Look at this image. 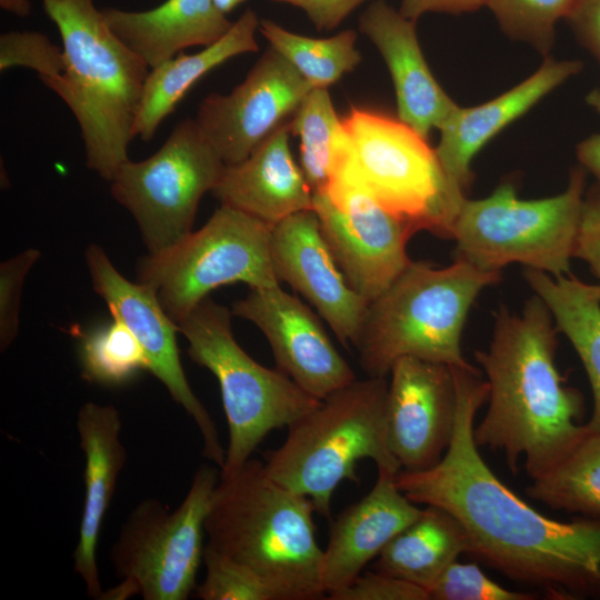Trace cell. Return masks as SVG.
Wrapping results in <instances>:
<instances>
[{
	"label": "cell",
	"instance_id": "e575fe53",
	"mask_svg": "<svg viewBox=\"0 0 600 600\" xmlns=\"http://www.w3.org/2000/svg\"><path fill=\"white\" fill-rule=\"evenodd\" d=\"M429 600H534L538 592L517 591L491 580L476 563H451L428 589Z\"/></svg>",
	"mask_w": 600,
	"mask_h": 600
},
{
	"label": "cell",
	"instance_id": "7a4b0ae2",
	"mask_svg": "<svg viewBox=\"0 0 600 600\" xmlns=\"http://www.w3.org/2000/svg\"><path fill=\"white\" fill-rule=\"evenodd\" d=\"M540 297L521 314L501 307L488 350L474 352L487 374L488 410L474 427L479 447L503 452L512 473L520 458L531 479L559 462L586 432L581 393L556 366L557 332Z\"/></svg>",
	"mask_w": 600,
	"mask_h": 600
},
{
	"label": "cell",
	"instance_id": "2e32d148",
	"mask_svg": "<svg viewBox=\"0 0 600 600\" xmlns=\"http://www.w3.org/2000/svg\"><path fill=\"white\" fill-rule=\"evenodd\" d=\"M232 314L256 324L267 338L277 368L310 396L322 400L354 381L320 319L279 286L249 288Z\"/></svg>",
	"mask_w": 600,
	"mask_h": 600
},
{
	"label": "cell",
	"instance_id": "f546056e",
	"mask_svg": "<svg viewBox=\"0 0 600 600\" xmlns=\"http://www.w3.org/2000/svg\"><path fill=\"white\" fill-rule=\"evenodd\" d=\"M259 32L312 88L328 89L361 61V54L356 47L357 32L351 29L329 38H311L263 19L260 20Z\"/></svg>",
	"mask_w": 600,
	"mask_h": 600
},
{
	"label": "cell",
	"instance_id": "8fae6325",
	"mask_svg": "<svg viewBox=\"0 0 600 600\" xmlns=\"http://www.w3.org/2000/svg\"><path fill=\"white\" fill-rule=\"evenodd\" d=\"M220 472L201 466L179 507L169 511L146 499L129 514L111 548L120 586L102 599L140 594L144 600H186L203 561L206 519Z\"/></svg>",
	"mask_w": 600,
	"mask_h": 600
},
{
	"label": "cell",
	"instance_id": "8d00e7d4",
	"mask_svg": "<svg viewBox=\"0 0 600 600\" xmlns=\"http://www.w3.org/2000/svg\"><path fill=\"white\" fill-rule=\"evenodd\" d=\"M330 600H429L428 592L411 582L377 570L363 571L346 588L327 596Z\"/></svg>",
	"mask_w": 600,
	"mask_h": 600
},
{
	"label": "cell",
	"instance_id": "d590c367",
	"mask_svg": "<svg viewBox=\"0 0 600 600\" xmlns=\"http://www.w3.org/2000/svg\"><path fill=\"white\" fill-rule=\"evenodd\" d=\"M41 253L29 248L0 264V348L6 350L19 330V309L24 279Z\"/></svg>",
	"mask_w": 600,
	"mask_h": 600
},
{
	"label": "cell",
	"instance_id": "cb8c5ba5",
	"mask_svg": "<svg viewBox=\"0 0 600 600\" xmlns=\"http://www.w3.org/2000/svg\"><path fill=\"white\" fill-rule=\"evenodd\" d=\"M111 30L152 69L191 47H207L231 28L212 0H166L144 11L102 9Z\"/></svg>",
	"mask_w": 600,
	"mask_h": 600
},
{
	"label": "cell",
	"instance_id": "ffe728a7",
	"mask_svg": "<svg viewBox=\"0 0 600 600\" xmlns=\"http://www.w3.org/2000/svg\"><path fill=\"white\" fill-rule=\"evenodd\" d=\"M396 474L378 469L372 489L332 521L322 560L326 598L354 581L419 517L422 508L398 488Z\"/></svg>",
	"mask_w": 600,
	"mask_h": 600
},
{
	"label": "cell",
	"instance_id": "484cf974",
	"mask_svg": "<svg viewBox=\"0 0 600 600\" xmlns=\"http://www.w3.org/2000/svg\"><path fill=\"white\" fill-rule=\"evenodd\" d=\"M523 277L581 360L593 399L592 413L584 426L591 432H600V284L586 283L572 274L552 277L531 268L524 269Z\"/></svg>",
	"mask_w": 600,
	"mask_h": 600
},
{
	"label": "cell",
	"instance_id": "ac0fdd59",
	"mask_svg": "<svg viewBox=\"0 0 600 600\" xmlns=\"http://www.w3.org/2000/svg\"><path fill=\"white\" fill-rule=\"evenodd\" d=\"M271 258L278 279L317 309L342 344H353L369 303L344 279L313 210L272 226Z\"/></svg>",
	"mask_w": 600,
	"mask_h": 600
},
{
	"label": "cell",
	"instance_id": "6da1fadb",
	"mask_svg": "<svg viewBox=\"0 0 600 600\" xmlns=\"http://www.w3.org/2000/svg\"><path fill=\"white\" fill-rule=\"evenodd\" d=\"M457 413L442 459L421 471L400 470L398 488L412 502L450 513L467 537V553L550 599H600V519L553 520L528 504L489 468L473 436L488 401L478 369L452 368Z\"/></svg>",
	"mask_w": 600,
	"mask_h": 600
},
{
	"label": "cell",
	"instance_id": "603a6c76",
	"mask_svg": "<svg viewBox=\"0 0 600 600\" xmlns=\"http://www.w3.org/2000/svg\"><path fill=\"white\" fill-rule=\"evenodd\" d=\"M288 121L248 158L226 164L211 191L220 204L243 211L271 227L291 214L313 209V191L290 151Z\"/></svg>",
	"mask_w": 600,
	"mask_h": 600
},
{
	"label": "cell",
	"instance_id": "4fadbf2b",
	"mask_svg": "<svg viewBox=\"0 0 600 600\" xmlns=\"http://www.w3.org/2000/svg\"><path fill=\"white\" fill-rule=\"evenodd\" d=\"M312 210L344 279L368 303L411 262L407 243L414 230L380 206L344 168L313 192Z\"/></svg>",
	"mask_w": 600,
	"mask_h": 600
},
{
	"label": "cell",
	"instance_id": "e0dca14e",
	"mask_svg": "<svg viewBox=\"0 0 600 600\" xmlns=\"http://www.w3.org/2000/svg\"><path fill=\"white\" fill-rule=\"evenodd\" d=\"M388 383L389 448L401 470L437 464L452 439L457 389L452 368L414 357L398 359Z\"/></svg>",
	"mask_w": 600,
	"mask_h": 600
},
{
	"label": "cell",
	"instance_id": "d6a6232c",
	"mask_svg": "<svg viewBox=\"0 0 600 600\" xmlns=\"http://www.w3.org/2000/svg\"><path fill=\"white\" fill-rule=\"evenodd\" d=\"M206 576L196 587L202 600H277L273 591L254 573L206 544Z\"/></svg>",
	"mask_w": 600,
	"mask_h": 600
},
{
	"label": "cell",
	"instance_id": "4dcf8cb0",
	"mask_svg": "<svg viewBox=\"0 0 600 600\" xmlns=\"http://www.w3.org/2000/svg\"><path fill=\"white\" fill-rule=\"evenodd\" d=\"M79 359L87 381L109 387L122 386L141 371H149L143 348L128 327L114 318L82 334Z\"/></svg>",
	"mask_w": 600,
	"mask_h": 600
},
{
	"label": "cell",
	"instance_id": "30bf717a",
	"mask_svg": "<svg viewBox=\"0 0 600 600\" xmlns=\"http://www.w3.org/2000/svg\"><path fill=\"white\" fill-rule=\"evenodd\" d=\"M271 228L220 204L202 228L164 252L141 258L138 281L154 288L176 323L218 287L238 282L249 288L279 286L271 258Z\"/></svg>",
	"mask_w": 600,
	"mask_h": 600
},
{
	"label": "cell",
	"instance_id": "74e56055",
	"mask_svg": "<svg viewBox=\"0 0 600 600\" xmlns=\"http://www.w3.org/2000/svg\"><path fill=\"white\" fill-rule=\"evenodd\" d=\"M574 257L583 260L600 284V187L584 196Z\"/></svg>",
	"mask_w": 600,
	"mask_h": 600
},
{
	"label": "cell",
	"instance_id": "f1b7e54d",
	"mask_svg": "<svg viewBox=\"0 0 600 600\" xmlns=\"http://www.w3.org/2000/svg\"><path fill=\"white\" fill-rule=\"evenodd\" d=\"M300 138V162L313 192L324 189L349 151V138L327 88H312L289 119Z\"/></svg>",
	"mask_w": 600,
	"mask_h": 600
},
{
	"label": "cell",
	"instance_id": "9a60e30c",
	"mask_svg": "<svg viewBox=\"0 0 600 600\" xmlns=\"http://www.w3.org/2000/svg\"><path fill=\"white\" fill-rule=\"evenodd\" d=\"M312 89L269 47L244 80L227 94L210 93L194 118L226 164H236L287 122Z\"/></svg>",
	"mask_w": 600,
	"mask_h": 600
},
{
	"label": "cell",
	"instance_id": "1f68e13d",
	"mask_svg": "<svg viewBox=\"0 0 600 600\" xmlns=\"http://www.w3.org/2000/svg\"><path fill=\"white\" fill-rule=\"evenodd\" d=\"M578 0H487L502 31L546 54L554 41L556 23L567 19Z\"/></svg>",
	"mask_w": 600,
	"mask_h": 600
},
{
	"label": "cell",
	"instance_id": "f35d334b",
	"mask_svg": "<svg viewBox=\"0 0 600 600\" xmlns=\"http://www.w3.org/2000/svg\"><path fill=\"white\" fill-rule=\"evenodd\" d=\"M283 2L301 9L316 29L330 31L358 7L372 0H272Z\"/></svg>",
	"mask_w": 600,
	"mask_h": 600
},
{
	"label": "cell",
	"instance_id": "4316f807",
	"mask_svg": "<svg viewBox=\"0 0 600 600\" xmlns=\"http://www.w3.org/2000/svg\"><path fill=\"white\" fill-rule=\"evenodd\" d=\"M468 542L461 524L447 511L424 506L374 559L373 570L406 580L427 592ZM429 597V596H428Z\"/></svg>",
	"mask_w": 600,
	"mask_h": 600
},
{
	"label": "cell",
	"instance_id": "9c48e42d",
	"mask_svg": "<svg viewBox=\"0 0 600 600\" xmlns=\"http://www.w3.org/2000/svg\"><path fill=\"white\" fill-rule=\"evenodd\" d=\"M342 123L349 151L340 167L414 232L450 238L459 207L427 139L399 118L358 107H351Z\"/></svg>",
	"mask_w": 600,
	"mask_h": 600
},
{
	"label": "cell",
	"instance_id": "83f0119b",
	"mask_svg": "<svg viewBox=\"0 0 600 600\" xmlns=\"http://www.w3.org/2000/svg\"><path fill=\"white\" fill-rule=\"evenodd\" d=\"M526 491L551 509L600 519V432L586 428L569 452Z\"/></svg>",
	"mask_w": 600,
	"mask_h": 600
},
{
	"label": "cell",
	"instance_id": "7bdbcfd3",
	"mask_svg": "<svg viewBox=\"0 0 600 600\" xmlns=\"http://www.w3.org/2000/svg\"><path fill=\"white\" fill-rule=\"evenodd\" d=\"M0 7L18 17H28L32 8L29 0H0Z\"/></svg>",
	"mask_w": 600,
	"mask_h": 600
},
{
	"label": "cell",
	"instance_id": "b9f144b4",
	"mask_svg": "<svg viewBox=\"0 0 600 600\" xmlns=\"http://www.w3.org/2000/svg\"><path fill=\"white\" fill-rule=\"evenodd\" d=\"M577 158L582 168L596 177L600 187V133L583 139L577 146Z\"/></svg>",
	"mask_w": 600,
	"mask_h": 600
},
{
	"label": "cell",
	"instance_id": "3957f363",
	"mask_svg": "<svg viewBox=\"0 0 600 600\" xmlns=\"http://www.w3.org/2000/svg\"><path fill=\"white\" fill-rule=\"evenodd\" d=\"M312 501L249 459L220 479L206 519L208 546L254 573L277 600L326 598Z\"/></svg>",
	"mask_w": 600,
	"mask_h": 600
},
{
	"label": "cell",
	"instance_id": "7c38bea8",
	"mask_svg": "<svg viewBox=\"0 0 600 600\" xmlns=\"http://www.w3.org/2000/svg\"><path fill=\"white\" fill-rule=\"evenodd\" d=\"M224 167L197 120L184 119L149 158L121 163L110 191L136 220L148 253L158 254L192 231L199 202Z\"/></svg>",
	"mask_w": 600,
	"mask_h": 600
},
{
	"label": "cell",
	"instance_id": "7402d4cb",
	"mask_svg": "<svg viewBox=\"0 0 600 600\" xmlns=\"http://www.w3.org/2000/svg\"><path fill=\"white\" fill-rule=\"evenodd\" d=\"M77 430L84 457V499L73 569L82 579L88 596L102 599L97 546L127 457L120 440L119 411L113 406L87 402L78 412Z\"/></svg>",
	"mask_w": 600,
	"mask_h": 600
},
{
	"label": "cell",
	"instance_id": "ab89813d",
	"mask_svg": "<svg viewBox=\"0 0 600 600\" xmlns=\"http://www.w3.org/2000/svg\"><path fill=\"white\" fill-rule=\"evenodd\" d=\"M566 21L600 63V0H578Z\"/></svg>",
	"mask_w": 600,
	"mask_h": 600
},
{
	"label": "cell",
	"instance_id": "ba28073f",
	"mask_svg": "<svg viewBox=\"0 0 600 600\" xmlns=\"http://www.w3.org/2000/svg\"><path fill=\"white\" fill-rule=\"evenodd\" d=\"M584 183L586 171L578 167L553 197L522 200L511 182H503L487 198H466L450 230L456 259L489 271L517 262L552 277L571 274Z\"/></svg>",
	"mask_w": 600,
	"mask_h": 600
},
{
	"label": "cell",
	"instance_id": "52a82bcc",
	"mask_svg": "<svg viewBox=\"0 0 600 600\" xmlns=\"http://www.w3.org/2000/svg\"><path fill=\"white\" fill-rule=\"evenodd\" d=\"M231 316L207 297L178 323L189 358L220 387L229 431L220 479L237 473L271 431L290 427L321 402L278 368L252 359L232 334Z\"/></svg>",
	"mask_w": 600,
	"mask_h": 600
},
{
	"label": "cell",
	"instance_id": "8992f818",
	"mask_svg": "<svg viewBox=\"0 0 600 600\" xmlns=\"http://www.w3.org/2000/svg\"><path fill=\"white\" fill-rule=\"evenodd\" d=\"M387 377L356 379L321 400L288 427L280 447L267 451L264 468L279 484L308 497L316 512L331 518V499L342 481H359L357 464L401 468L388 441Z\"/></svg>",
	"mask_w": 600,
	"mask_h": 600
},
{
	"label": "cell",
	"instance_id": "277c9868",
	"mask_svg": "<svg viewBox=\"0 0 600 600\" xmlns=\"http://www.w3.org/2000/svg\"><path fill=\"white\" fill-rule=\"evenodd\" d=\"M62 41L64 72L44 83L70 109L81 132L86 164L110 181L129 159L146 62L109 27L94 0H41Z\"/></svg>",
	"mask_w": 600,
	"mask_h": 600
},
{
	"label": "cell",
	"instance_id": "5bb4252c",
	"mask_svg": "<svg viewBox=\"0 0 600 600\" xmlns=\"http://www.w3.org/2000/svg\"><path fill=\"white\" fill-rule=\"evenodd\" d=\"M84 258L94 291L104 300L112 318L123 322L137 338L149 360V372L194 421L203 442L202 456L221 468L226 449L211 416L186 377L177 343L178 323L162 308L154 288L126 279L100 246L90 244Z\"/></svg>",
	"mask_w": 600,
	"mask_h": 600
},
{
	"label": "cell",
	"instance_id": "d6986e66",
	"mask_svg": "<svg viewBox=\"0 0 600 600\" xmlns=\"http://www.w3.org/2000/svg\"><path fill=\"white\" fill-rule=\"evenodd\" d=\"M582 69L578 60L546 58L524 81L501 96L471 108L457 107L438 129L436 154L452 201L461 207L473 173L476 153L499 131Z\"/></svg>",
	"mask_w": 600,
	"mask_h": 600
},
{
	"label": "cell",
	"instance_id": "836d02e7",
	"mask_svg": "<svg viewBox=\"0 0 600 600\" xmlns=\"http://www.w3.org/2000/svg\"><path fill=\"white\" fill-rule=\"evenodd\" d=\"M14 67L36 71L44 84L63 74V50L38 31L11 30L1 33L0 70L3 72Z\"/></svg>",
	"mask_w": 600,
	"mask_h": 600
},
{
	"label": "cell",
	"instance_id": "ee69618b",
	"mask_svg": "<svg viewBox=\"0 0 600 600\" xmlns=\"http://www.w3.org/2000/svg\"><path fill=\"white\" fill-rule=\"evenodd\" d=\"M216 8L222 12L223 14H227L231 12L234 8H237L239 4L244 2L246 0H212Z\"/></svg>",
	"mask_w": 600,
	"mask_h": 600
},
{
	"label": "cell",
	"instance_id": "f6af8a7d",
	"mask_svg": "<svg viewBox=\"0 0 600 600\" xmlns=\"http://www.w3.org/2000/svg\"><path fill=\"white\" fill-rule=\"evenodd\" d=\"M587 103L600 114V88L591 90L586 97Z\"/></svg>",
	"mask_w": 600,
	"mask_h": 600
},
{
	"label": "cell",
	"instance_id": "44dd1931",
	"mask_svg": "<svg viewBox=\"0 0 600 600\" xmlns=\"http://www.w3.org/2000/svg\"><path fill=\"white\" fill-rule=\"evenodd\" d=\"M359 30L381 53L390 71L398 118L428 138L458 104L440 87L422 54L416 21L383 0H372L359 17Z\"/></svg>",
	"mask_w": 600,
	"mask_h": 600
},
{
	"label": "cell",
	"instance_id": "d4e9b609",
	"mask_svg": "<svg viewBox=\"0 0 600 600\" xmlns=\"http://www.w3.org/2000/svg\"><path fill=\"white\" fill-rule=\"evenodd\" d=\"M259 23L256 11L248 8L218 41L196 53L180 52L150 69L134 121V138L150 141L161 122L209 71L237 56L258 51Z\"/></svg>",
	"mask_w": 600,
	"mask_h": 600
},
{
	"label": "cell",
	"instance_id": "60d3db41",
	"mask_svg": "<svg viewBox=\"0 0 600 600\" xmlns=\"http://www.w3.org/2000/svg\"><path fill=\"white\" fill-rule=\"evenodd\" d=\"M487 0H401L399 11L406 18L417 21L421 16L436 13L460 14L473 12L486 6Z\"/></svg>",
	"mask_w": 600,
	"mask_h": 600
},
{
	"label": "cell",
	"instance_id": "5b68a950",
	"mask_svg": "<svg viewBox=\"0 0 600 600\" xmlns=\"http://www.w3.org/2000/svg\"><path fill=\"white\" fill-rule=\"evenodd\" d=\"M500 279L501 271L462 259L446 268L411 261L368 304L353 343L361 368L368 377H387L398 359L414 357L474 369L462 354V330L479 293Z\"/></svg>",
	"mask_w": 600,
	"mask_h": 600
}]
</instances>
